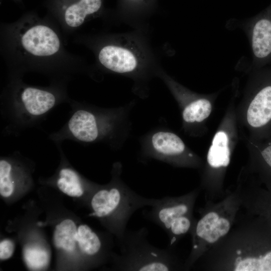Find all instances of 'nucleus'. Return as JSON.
Segmentation results:
<instances>
[{
	"label": "nucleus",
	"instance_id": "nucleus-1",
	"mask_svg": "<svg viewBox=\"0 0 271 271\" xmlns=\"http://www.w3.org/2000/svg\"><path fill=\"white\" fill-rule=\"evenodd\" d=\"M65 37L58 26L46 15L34 11L17 21L1 26V51L11 68L18 70L63 71L82 69L87 63L65 48Z\"/></svg>",
	"mask_w": 271,
	"mask_h": 271
},
{
	"label": "nucleus",
	"instance_id": "nucleus-2",
	"mask_svg": "<svg viewBox=\"0 0 271 271\" xmlns=\"http://www.w3.org/2000/svg\"><path fill=\"white\" fill-rule=\"evenodd\" d=\"M149 29L119 33L99 32L77 35L74 42L93 53L99 68L134 77L158 74L162 68L151 43Z\"/></svg>",
	"mask_w": 271,
	"mask_h": 271
},
{
	"label": "nucleus",
	"instance_id": "nucleus-3",
	"mask_svg": "<svg viewBox=\"0 0 271 271\" xmlns=\"http://www.w3.org/2000/svg\"><path fill=\"white\" fill-rule=\"evenodd\" d=\"M146 227L125 230L118 238L120 253L114 255L115 268L122 271H169L184 269L173 247H157L148 240Z\"/></svg>",
	"mask_w": 271,
	"mask_h": 271
},
{
	"label": "nucleus",
	"instance_id": "nucleus-4",
	"mask_svg": "<svg viewBox=\"0 0 271 271\" xmlns=\"http://www.w3.org/2000/svg\"><path fill=\"white\" fill-rule=\"evenodd\" d=\"M157 201L139 195L117 177L108 188L95 192L90 200V216L107 220L108 226L117 238L127 229V223L138 210L152 206Z\"/></svg>",
	"mask_w": 271,
	"mask_h": 271
},
{
	"label": "nucleus",
	"instance_id": "nucleus-5",
	"mask_svg": "<svg viewBox=\"0 0 271 271\" xmlns=\"http://www.w3.org/2000/svg\"><path fill=\"white\" fill-rule=\"evenodd\" d=\"M46 15L59 27L63 35L74 33L91 18L102 12L104 0H43Z\"/></svg>",
	"mask_w": 271,
	"mask_h": 271
},
{
	"label": "nucleus",
	"instance_id": "nucleus-6",
	"mask_svg": "<svg viewBox=\"0 0 271 271\" xmlns=\"http://www.w3.org/2000/svg\"><path fill=\"white\" fill-rule=\"evenodd\" d=\"M198 193L194 191L181 196L158 198L150 210L143 211V216L166 232L171 224L178 218L193 214Z\"/></svg>",
	"mask_w": 271,
	"mask_h": 271
},
{
	"label": "nucleus",
	"instance_id": "nucleus-7",
	"mask_svg": "<svg viewBox=\"0 0 271 271\" xmlns=\"http://www.w3.org/2000/svg\"><path fill=\"white\" fill-rule=\"evenodd\" d=\"M251 22L245 27L253 54L255 59L266 58L271 54V20L262 18Z\"/></svg>",
	"mask_w": 271,
	"mask_h": 271
},
{
	"label": "nucleus",
	"instance_id": "nucleus-8",
	"mask_svg": "<svg viewBox=\"0 0 271 271\" xmlns=\"http://www.w3.org/2000/svg\"><path fill=\"white\" fill-rule=\"evenodd\" d=\"M247 120L255 128L263 127L271 121V84L262 87L255 94L247 109Z\"/></svg>",
	"mask_w": 271,
	"mask_h": 271
},
{
	"label": "nucleus",
	"instance_id": "nucleus-9",
	"mask_svg": "<svg viewBox=\"0 0 271 271\" xmlns=\"http://www.w3.org/2000/svg\"><path fill=\"white\" fill-rule=\"evenodd\" d=\"M233 252L228 263L229 270L271 271V251L261 257L242 245L237 246Z\"/></svg>",
	"mask_w": 271,
	"mask_h": 271
},
{
	"label": "nucleus",
	"instance_id": "nucleus-10",
	"mask_svg": "<svg viewBox=\"0 0 271 271\" xmlns=\"http://www.w3.org/2000/svg\"><path fill=\"white\" fill-rule=\"evenodd\" d=\"M20 98L25 109L33 115L44 114L56 102L55 95L51 91L32 86L24 87Z\"/></svg>",
	"mask_w": 271,
	"mask_h": 271
},
{
	"label": "nucleus",
	"instance_id": "nucleus-11",
	"mask_svg": "<svg viewBox=\"0 0 271 271\" xmlns=\"http://www.w3.org/2000/svg\"><path fill=\"white\" fill-rule=\"evenodd\" d=\"M68 128L77 140L84 142H92L99 135L96 118L91 112L85 110L76 111L70 118Z\"/></svg>",
	"mask_w": 271,
	"mask_h": 271
},
{
	"label": "nucleus",
	"instance_id": "nucleus-12",
	"mask_svg": "<svg viewBox=\"0 0 271 271\" xmlns=\"http://www.w3.org/2000/svg\"><path fill=\"white\" fill-rule=\"evenodd\" d=\"M151 142L155 151L164 159L178 156L183 153L185 149L181 139L171 132H157L153 135Z\"/></svg>",
	"mask_w": 271,
	"mask_h": 271
},
{
	"label": "nucleus",
	"instance_id": "nucleus-13",
	"mask_svg": "<svg viewBox=\"0 0 271 271\" xmlns=\"http://www.w3.org/2000/svg\"><path fill=\"white\" fill-rule=\"evenodd\" d=\"M228 138L226 132L218 131L214 136L207 157L208 164L212 168L226 167L230 162Z\"/></svg>",
	"mask_w": 271,
	"mask_h": 271
},
{
	"label": "nucleus",
	"instance_id": "nucleus-14",
	"mask_svg": "<svg viewBox=\"0 0 271 271\" xmlns=\"http://www.w3.org/2000/svg\"><path fill=\"white\" fill-rule=\"evenodd\" d=\"M77 229L73 220H63L55 227L54 232V243L58 248L67 251L74 250L77 242Z\"/></svg>",
	"mask_w": 271,
	"mask_h": 271
},
{
	"label": "nucleus",
	"instance_id": "nucleus-15",
	"mask_svg": "<svg viewBox=\"0 0 271 271\" xmlns=\"http://www.w3.org/2000/svg\"><path fill=\"white\" fill-rule=\"evenodd\" d=\"M76 239L80 249L88 256H96L102 250L100 237L87 225L82 224L78 227Z\"/></svg>",
	"mask_w": 271,
	"mask_h": 271
},
{
	"label": "nucleus",
	"instance_id": "nucleus-16",
	"mask_svg": "<svg viewBox=\"0 0 271 271\" xmlns=\"http://www.w3.org/2000/svg\"><path fill=\"white\" fill-rule=\"evenodd\" d=\"M211 110L212 105L209 100L205 98L196 99L185 106L182 116L186 122H200L209 116Z\"/></svg>",
	"mask_w": 271,
	"mask_h": 271
},
{
	"label": "nucleus",
	"instance_id": "nucleus-17",
	"mask_svg": "<svg viewBox=\"0 0 271 271\" xmlns=\"http://www.w3.org/2000/svg\"><path fill=\"white\" fill-rule=\"evenodd\" d=\"M57 185L62 192L71 197H80L84 193L78 176L70 169H62L60 171Z\"/></svg>",
	"mask_w": 271,
	"mask_h": 271
},
{
	"label": "nucleus",
	"instance_id": "nucleus-18",
	"mask_svg": "<svg viewBox=\"0 0 271 271\" xmlns=\"http://www.w3.org/2000/svg\"><path fill=\"white\" fill-rule=\"evenodd\" d=\"M23 258L27 266L32 270L46 268L50 261L49 253L38 246H26L23 251Z\"/></svg>",
	"mask_w": 271,
	"mask_h": 271
},
{
	"label": "nucleus",
	"instance_id": "nucleus-19",
	"mask_svg": "<svg viewBox=\"0 0 271 271\" xmlns=\"http://www.w3.org/2000/svg\"><path fill=\"white\" fill-rule=\"evenodd\" d=\"M11 164L5 160L0 161V194L4 197L10 196L14 189L11 176Z\"/></svg>",
	"mask_w": 271,
	"mask_h": 271
},
{
	"label": "nucleus",
	"instance_id": "nucleus-20",
	"mask_svg": "<svg viewBox=\"0 0 271 271\" xmlns=\"http://www.w3.org/2000/svg\"><path fill=\"white\" fill-rule=\"evenodd\" d=\"M14 251V244L12 241L5 239L0 243V258L5 260L10 258Z\"/></svg>",
	"mask_w": 271,
	"mask_h": 271
},
{
	"label": "nucleus",
	"instance_id": "nucleus-21",
	"mask_svg": "<svg viewBox=\"0 0 271 271\" xmlns=\"http://www.w3.org/2000/svg\"><path fill=\"white\" fill-rule=\"evenodd\" d=\"M261 156L265 163L271 168V144L262 149Z\"/></svg>",
	"mask_w": 271,
	"mask_h": 271
},
{
	"label": "nucleus",
	"instance_id": "nucleus-22",
	"mask_svg": "<svg viewBox=\"0 0 271 271\" xmlns=\"http://www.w3.org/2000/svg\"><path fill=\"white\" fill-rule=\"evenodd\" d=\"M130 2H131V3H139L140 2H142L141 1H143V0H128Z\"/></svg>",
	"mask_w": 271,
	"mask_h": 271
},
{
	"label": "nucleus",
	"instance_id": "nucleus-23",
	"mask_svg": "<svg viewBox=\"0 0 271 271\" xmlns=\"http://www.w3.org/2000/svg\"><path fill=\"white\" fill-rule=\"evenodd\" d=\"M15 2H17V3H20L22 2V0H20V1H16Z\"/></svg>",
	"mask_w": 271,
	"mask_h": 271
}]
</instances>
